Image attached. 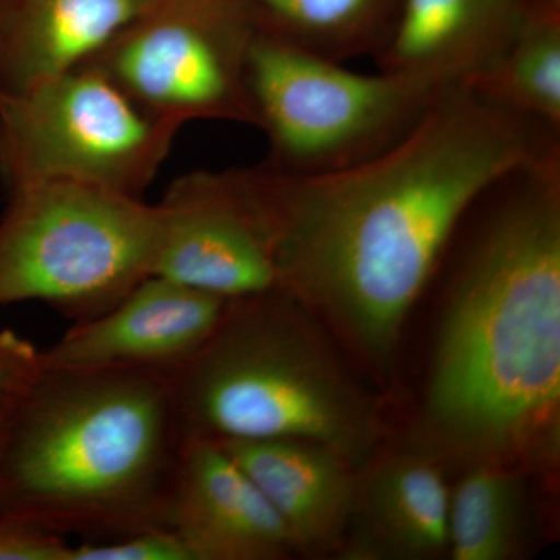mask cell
<instances>
[{
	"label": "cell",
	"instance_id": "obj_22",
	"mask_svg": "<svg viewBox=\"0 0 560 560\" xmlns=\"http://www.w3.org/2000/svg\"><path fill=\"white\" fill-rule=\"evenodd\" d=\"M548 2L560 3V0H548Z\"/></svg>",
	"mask_w": 560,
	"mask_h": 560
},
{
	"label": "cell",
	"instance_id": "obj_17",
	"mask_svg": "<svg viewBox=\"0 0 560 560\" xmlns=\"http://www.w3.org/2000/svg\"><path fill=\"white\" fill-rule=\"evenodd\" d=\"M256 28L341 60L377 43L390 0H249Z\"/></svg>",
	"mask_w": 560,
	"mask_h": 560
},
{
	"label": "cell",
	"instance_id": "obj_9",
	"mask_svg": "<svg viewBox=\"0 0 560 560\" xmlns=\"http://www.w3.org/2000/svg\"><path fill=\"white\" fill-rule=\"evenodd\" d=\"M158 206L153 276L228 301L280 290L270 238L234 171L180 176Z\"/></svg>",
	"mask_w": 560,
	"mask_h": 560
},
{
	"label": "cell",
	"instance_id": "obj_11",
	"mask_svg": "<svg viewBox=\"0 0 560 560\" xmlns=\"http://www.w3.org/2000/svg\"><path fill=\"white\" fill-rule=\"evenodd\" d=\"M168 529L194 560H279L296 551L260 489L217 441L187 438Z\"/></svg>",
	"mask_w": 560,
	"mask_h": 560
},
{
	"label": "cell",
	"instance_id": "obj_2",
	"mask_svg": "<svg viewBox=\"0 0 560 560\" xmlns=\"http://www.w3.org/2000/svg\"><path fill=\"white\" fill-rule=\"evenodd\" d=\"M508 190L453 287L427 397L442 441L480 455L551 436L559 416V156Z\"/></svg>",
	"mask_w": 560,
	"mask_h": 560
},
{
	"label": "cell",
	"instance_id": "obj_7",
	"mask_svg": "<svg viewBox=\"0 0 560 560\" xmlns=\"http://www.w3.org/2000/svg\"><path fill=\"white\" fill-rule=\"evenodd\" d=\"M179 130L102 70L79 66L0 98V178L9 191L65 180L140 198Z\"/></svg>",
	"mask_w": 560,
	"mask_h": 560
},
{
	"label": "cell",
	"instance_id": "obj_21",
	"mask_svg": "<svg viewBox=\"0 0 560 560\" xmlns=\"http://www.w3.org/2000/svg\"><path fill=\"white\" fill-rule=\"evenodd\" d=\"M39 350L11 330L0 331V415L39 363Z\"/></svg>",
	"mask_w": 560,
	"mask_h": 560
},
{
	"label": "cell",
	"instance_id": "obj_16",
	"mask_svg": "<svg viewBox=\"0 0 560 560\" xmlns=\"http://www.w3.org/2000/svg\"><path fill=\"white\" fill-rule=\"evenodd\" d=\"M364 504L375 537L393 555L430 558L448 547L451 490L430 459H386L368 481Z\"/></svg>",
	"mask_w": 560,
	"mask_h": 560
},
{
	"label": "cell",
	"instance_id": "obj_5",
	"mask_svg": "<svg viewBox=\"0 0 560 560\" xmlns=\"http://www.w3.org/2000/svg\"><path fill=\"white\" fill-rule=\"evenodd\" d=\"M9 194L0 220V307L40 301L83 323L153 276L160 206L65 180Z\"/></svg>",
	"mask_w": 560,
	"mask_h": 560
},
{
	"label": "cell",
	"instance_id": "obj_8",
	"mask_svg": "<svg viewBox=\"0 0 560 560\" xmlns=\"http://www.w3.org/2000/svg\"><path fill=\"white\" fill-rule=\"evenodd\" d=\"M256 31L245 0H156L94 66L156 119L254 125L246 54Z\"/></svg>",
	"mask_w": 560,
	"mask_h": 560
},
{
	"label": "cell",
	"instance_id": "obj_20",
	"mask_svg": "<svg viewBox=\"0 0 560 560\" xmlns=\"http://www.w3.org/2000/svg\"><path fill=\"white\" fill-rule=\"evenodd\" d=\"M69 548L65 537L0 518V560H66Z\"/></svg>",
	"mask_w": 560,
	"mask_h": 560
},
{
	"label": "cell",
	"instance_id": "obj_1",
	"mask_svg": "<svg viewBox=\"0 0 560 560\" xmlns=\"http://www.w3.org/2000/svg\"><path fill=\"white\" fill-rule=\"evenodd\" d=\"M544 127L463 80L368 160L237 175L270 238L280 290L316 302L361 349L385 357L467 212L512 173L559 156Z\"/></svg>",
	"mask_w": 560,
	"mask_h": 560
},
{
	"label": "cell",
	"instance_id": "obj_12",
	"mask_svg": "<svg viewBox=\"0 0 560 560\" xmlns=\"http://www.w3.org/2000/svg\"><path fill=\"white\" fill-rule=\"evenodd\" d=\"M156 0H0V98L83 66Z\"/></svg>",
	"mask_w": 560,
	"mask_h": 560
},
{
	"label": "cell",
	"instance_id": "obj_15",
	"mask_svg": "<svg viewBox=\"0 0 560 560\" xmlns=\"http://www.w3.org/2000/svg\"><path fill=\"white\" fill-rule=\"evenodd\" d=\"M467 80L501 108L559 131V3L525 0L503 46Z\"/></svg>",
	"mask_w": 560,
	"mask_h": 560
},
{
	"label": "cell",
	"instance_id": "obj_3",
	"mask_svg": "<svg viewBox=\"0 0 560 560\" xmlns=\"http://www.w3.org/2000/svg\"><path fill=\"white\" fill-rule=\"evenodd\" d=\"M186 442L168 372L38 363L0 415V518L92 539L168 529Z\"/></svg>",
	"mask_w": 560,
	"mask_h": 560
},
{
	"label": "cell",
	"instance_id": "obj_19",
	"mask_svg": "<svg viewBox=\"0 0 560 560\" xmlns=\"http://www.w3.org/2000/svg\"><path fill=\"white\" fill-rule=\"evenodd\" d=\"M66 560H194L171 529H151L113 539L109 544L70 547Z\"/></svg>",
	"mask_w": 560,
	"mask_h": 560
},
{
	"label": "cell",
	"instance_id": "obj_10",
	"mask_svg": "<svg viewBox=\"0 0 560 560\" xmlns=\"http://www.w3.org/2000/svg\"><path fill=\"white\" fill-rule=\"evenodd\" d=\"M230 302L150 276L110 311L73 324L60 341L39 350V363L171 372L212 337Z\"/></svg>",
	"mask_w": 560,
	"mask_h": 560
},
{
	"label": "cell",
	"instance_id": "obj_18",
	"mask_svg": "<svg viewBox=\"0 0 560 560\" xmlns=\"http://www.w3.org/2000/svg\"><path fill=\"white\" fill-rule=\"evenodd\" d=\"M522 489L495 466L471 470L451 493L448 547L456 560H506L517 550Z\"/></svg>",
	"mask_w": 560,
	"mask_h": 560
},
{
	"label": "cell",
	"instance_id": "obj_6",
	"mask_svg": "<svg viewBox=\"0 0 560 560\" xmlns=\"http://www.w3.org/2000/svg\"><path fill=\"white\" fill-rule=\"evenodd\" d=\"M458 81L352 72L259 28L246 54L254 125L270 142L268 167L280 172L334 171L389 149Z\"/></svg>",
	"mask_w": 560,
	"mask_h": 560
},
{
	"label": "cell",
	"instance_id": "obj_13",
	"mask_svg": "<svg viewBox=\"0 0 560 560\" xmlns=\"http://www.w3.org/2000/svg\"><path fill=\"white\" fill-rule=\"evenodd\" d=\"M217 442L278 512L296 550L323 547L345 528L355 485L340 452L302 440Z\"/></svg>",
	"mask_w": 560,
	"mask_h": 560
},
{
	"label": "cell",
	"instance_id": "obj_14",
	"mask_svg": "<svg viewBox=\"0 0 560 560\" xmlns=\"http://www.w3.org/2000/svg\"><path fill=\"white\" fill-rule=\"evenodd\" d=\"M525 0H401L382 70L467 80L503 46Z\"/></svg>",
	"mask_w": 560,
	"mask_h": 560
},
{
	"label": "cell",
	"instance_id": "obj_4",
	"mask_svg": "<svg viewBox=\"0 0 560 560\" xmlns=\"http://www.w3.org/2000/svg\"><path fill=\"white\" fill-rule=\"evenodd\" d=\"M168 374L187 438L312 441L346 458L368 444L366 410L285 291L231 301L212 337Z\"/></svg>",
	"mask_w": 560,
	"mask_h": 560
}]
</instances>
